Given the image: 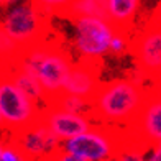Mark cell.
I'll return each mask as SVG.
<instances>
[{
    "mask_svg": "<svg viewBox=\"0 0 161 161\" xmlns=\"http://www.w3.org/2000/svg\"><path fill=\"white\" fill-rule=\"evenodd\" d=\"M150 87L136 76L100 84L92 102L91 119L108 125H130L143 108Z\"/></svg>",
    "mask_w": 161,
    "mask_h": 161,
    "instance_id": "cell-1",
    "label": "cell"
},
{
    "mask_svg": "<svg viewBox=\"0 0 161 161\" xmlns=\"http://www.w3.org/2000/svg\"><path fill=\"white\" fill-rule=\"evenodd\" d=\"M17 63L30 69L38 77L49 104L59 94H63L64 80L69 72L72 59L71 54L56 40L46 38L25 48L23 54Z\"/></svg>",
    "mask_w": 161,
    "mask_h": 161,
    "instance_id": "cell-2",
    "label": "cell"
},
{
    "mask_svg": "<svg viewBox=\"0 0 161 161\" xmlns=\"http://www.w3.org/2000/svg\"><path fill=\"white\" fill-rule=\"evenodd\" d=\"M123 125L94 122L91 130L61 143V153H71L79 161L115 159L122 145Z\"/></svg>",
    "mask_w": 161,
    "mask_h": 161,
    "instance_id": "cell-3",
    "label": "cell"
},
{
    "mask_svg": "<svg viewBox=\"0 0 161 161\" xmlns=\"http://www.w3.org/2000/svg\"><path fill=\"white\" fill-rule=\"evenodd\" d=\"M0 114L5 122V130L10 133L33 125L43 114V107L18 87L3 68L0 76Z\"/></svg>",
    "mask_w": 161,
    "mask_h": 161,
    "instance_id": "cell-4",
    "label": "cell"
},
{
    "mask_svg": "<svg viewBox=\"0 0 161 161\" xmlns=\"http://www.w3.org/2000/svg\"><path fill=\"white\" fill-rule=\"evenodd\" d=\"M0 25L23 48L48 38L49 21L31 0H20L2 10Z\"/></svg>",
    "mask_w": 161,
    "mask_h": 161,
    "instance_id": "cell-5",
    "label": "cell"
},
{
    "mask_svg": "<svg viewBox=\"0 0 161 161\" xmlns=\"http://www.w3.org/2000/svg\"><path fill=\"white\" fill-rule=\"evenodd\" d=\"M136 72L151 86L161 80V23L150 20L130 43Z\"/></svg>",
    "mask_w": 161,
    "mask_h": 161,
    "instance_id": "cell-6",
    "label": "cell"
},
{
    "mask_svg": "<svg viewBox=\"0 0 161 161\" xmlns=\"http://www.w3.org/2000/svg\"><path fill=\"white\" fill-rule=\"evenodd\" d=\"M117 28L108 20L80 17L74 20V46L80 58H102L110 53Z\"/></svg>",
    "mask_w": 161,
    "mask_h": 161,
    "instance_id": "cell-7",
    "label": "cell"
},
{
    "mask_svg": "<svg viewBox=\"0 0 161 161\" xmlns=\"http://www.w3.org/2000/svg\"><path fill=\"white\" fill-rule=\"evenodd\" d=\"M8 140L18 146L26 159H58L63 143L41 119L23 130L10 133Z\"/></svg>",
    "mask_w": 161,
    "mask_h": 161,
    "instance_id": "cell-8",
    "label": "cell"
},
{
    "mask_svg": "<svg viewBox=\"0 0 161 161\" xmlns=\"http://www.w3.org/2000/svg\"><path fill=\"white\" fill-rule=\"evenodd\" d=\"M100 84V58H80L71 64L63 92L74 94L92 104Z\"/></svg>",
    "mask_w": 161,
    "mask_h": 161,
    "instance_id": "cell-9",
    "label": "cell"
},
{
    "mask_svg": "<svg viewBox=\"0 0 161 161\" xmlns=\"http://www.w3.org/2000/svg\"><path fill=\"white\" fill-rule=\"evenodd\" d=\"M41 120L49 127V130L59 138L61 142H66L72 136H77L84 131L91 130L94 125V119L84 114H74L53 105H46L43 108Z\"/></svg>",
    "mask_w": 161,
    "mask_h": 161,
    "instance_id": "cell-10",
    "label": "cell"
},
{
    "mask_svg": "<svg viewBox=\"0 0 161 161\" xmlns=\"http://www.w3.org/2000/svg\"><path fill=\"white\" fill-rule=\"evenodd\" d=\"M3 71L8 72L10 77L18 84V87H21L33 100L38 102L43 108L46 107L48 99H46L45 89H43V86L38 80V77H36L30 69H26L25 66H21L20 63H15V64L8 66V68H3Z\"/></svg>",
    "mask_w": 161,
    "mask_h": 161,
    "instance_id": "cell-11",
    "label": "cell"
},
{
    "mask_svg": "<svg viewBox=\"0 0 161 161\" xmlns=\"http://www.w3.org/2000/svg\"><path fill=\"white\" fill-rule=\"evenodd\" d=\"M142 0H107V10H108V21L117 28L119 31L127 33L140 8Z\"/></svg>",
    "mask_w": 161,
    "mask_h": 161,
    "instance_id": "cell-12",
    "label": "cell"
},
{
    "mask_svg": "<svg viewBox=\"0 0 161 161\" xmlns=\"http://www.w3.org/2000/svg\"><path fill=\"white\" fill-rule=\"evenodd\" d=\"M66 17L71 20H77L80 17H97L108 20L107 0H74Z\"/></svg>",
    "mask_w": 161,
    "mask_h": 161,
    "instance_id": "cell-13",
    "label": "cell"
},
{
    "mask_svg": "<svg viewBox=\"0 0 161 161\" xmlns=\"http://www.w3.org/2000/svg\"><path fill=\"white\" fill-rule=\"evenodd\" d=\"M23 51L25 48L0 25V66L8 68V66L15 64L21 58Z\"/></svg>",
    "mask_w": 161,
    "mask_h": 161,
    "instance_id": "cell-14",
    "label": "cell"
},
{
    "mask_svg": "<svg viewBox=\"0 0 161 161\" xmlns=\"http://www.w3.org/2000/svg\"><path fill=\"white\" fill-rule=\"evenodd\" d=\"M48 105L63 108V110H68V112H74V114H84V115H89V117H91V108H92L91 102H87L82 97H77L74 94H68V92L59 94V96L54 100H51Z\"/></svg>",
    "mask_w": 161,
    "mask_h": 161,
    "instance_id": "cell-15",
    "label": "cell"
},
{
    "mask_svg": "<svg viewBox=\"0 0 161 161\" xmlns=\"http://www.w3.org/2000/svg\"><path fill=\"white\" fill-rule=\"evenodd\" d=\"M45 15H61L66 17L71 3L74 0H31Z\"/></svg>",
    "mask_w": 161,
    "mask_h": 161,
    "instance_id": "cell-16",
    "label": "cell"
},
{
    "mask_svg": "<svg viewBox=\"0 0 161 161\" xmlns=\"http://www.w3.org/2000/svg\"><path fill=\"white\" fill-rule=\"evenodd\" d=\"M127 48H130L128 40H127V33L117 30L115 35H114V38H112V43H110V53L119 56V54L125 53Z\"/></svg>",
    "mask_w": 161,
    "mask_h": 161,
    "instance_id": "cell-17",
    "label": "cell"
},
{
    "mask_svg": "<svg viewBox=\"0 0 161 161\" xmlns=\"http://www.w3.org/2000/svg\"><path fill=\"white\" fill-rule=\"evenodd\" d=\"M23 159H26V158H25L23 153L18 150V146H15L10 140L5 143L3 151H2V161H23Z\"/></svg>",
    "mask_w": 161,
    "mask_h": 161,
    "instance_id": "cell-18",
    "label": "cell"
},
{
    "mask_svg": "<svg viewBox=\"0 0 161 161\" xmlns=\"http://www.w3.org/2000/svg\"><path fill=\"white\" fill-rule=\"evenodd\" d=\"M150 20H155V21H158V23H161V2H159V5L156 7V10L153 12V17H151Z\"/></svg>",
    "mask_w": 161,
    "mask_h": 161,
    "instance_id": "cell-19",
    "label": "cell"
},
{
    "mask_svg": "<svg viewBox=\"0 0 161 161\" xmlns=\"http://www.w3.org/2000/svg\"><path fill=\"white\" fill-rule=\"evenodd\" d=\"M15 2H20V0H0V12L3 8H7V7H10L12 3H15Z\"/></svg>",
    "mask_w": 161,
    "mask_h": 161,
    "instance_id": "cell-20",
    "label": "cell"
},
{
    "mask_svg": "<svg viewBox=\"0 0 161 161\" xmlns=\"http://www.w3.org/2000/svg\"><path fill=\"white\" fill-rule=\"evenodd\" d=\"M7 142H8V138L5 140V138L0 136V161H2V151H3V146H5V143H7Z\"/></svg>",
    "mask_w": 161,
    "mask_h": 161,
    "instance_id": "cell-21",
    "label": "cell"
},
{
    "mask_svg": "<svg viewBox=\"0 0 161 161\" xmlns=\"http://www.w3.org/2000/svg\"><path fill=\"white\" fill-rule=\"evenodd\" d=\"M2 130H5V122H3L2 114H0V131H2Z\"/></svg>",
    "mask_w": 161,
    "mask_h": 161,
    "instance_id": "cell-22",
    "label": "cell"
},
{
    "mask_svg": "<svg viewBox=\"0 0 161 161\" xmlns=\"http://www.w3.org/2000/svg\"><path fill=\"white\" fill-rule=\"evenodd\" d=\"M153 148H158V150H159V151H161V142H159V143H158V145H155V146H153Z\"/></svg>",
    "mask_w": 161,
    "mask_h": 161,
    "instance_id": "cell-23",
    "label": "cell"
},
{
    "mask_svg": "<svg viewBox=\"0 0 161 161\" xmlns=\"http://www.w3.org/2000/svg\"><path fill=\"white\" fill-rule=\"evenodd\" d=\"M155 86H156V87H159V89H161V80H159V82H156Z\"/></svg>",
    "mask_w": 161,
    "mask_h": 161,
    "instance_id": "cell-24",
    "label": "cell"
},
{
    "mask_svg": "<svg viewBox=\"0 0 161 161\" xmlns=\"http://www.w3.org/2000/svg\"><path fill=\"white\" fill-rule=\"evenodd\" d=\"M0 76H2V66H0Z\"/></svg>",
    "mask_w": 161,
    "mask_h": 161,
    "instance_id": "cell-25",
    "label": "cell"
}]
</instances>
